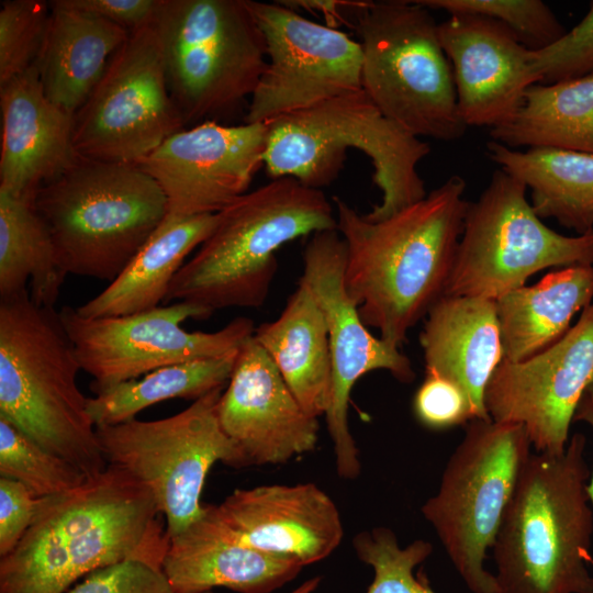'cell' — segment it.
<instances>
[{"label": "cell", "instance_id": "obj_1", "mask_svg": "<svg viewBox=\"0 0 593 593\" xmlns=\"http://www.w3.org/2000/svg\"><path fill=\"white\" fill-rule=\"evenodd\" d=\"M466 188V180L452 175L381 221L332 199L346 247V291L363 323L394 347L445 294L469 203Z\"/></svg>", "mask_w": 593, "mask_h": 593}, {"label": "cell", "instance_id": "obj_2", "mask_svg": "<svg viewBox=\"0 0 593 593\" xmlns=\"http://www.w3.org/2000/svg\"><path fill=\"white\" fill-rule=\"evenodd\" d=\"M168 544L150 491L109 465L74 491L41 497L21 541L0 558V593H67L88 574L124 561L161 569Z\"/></svg>", "mask_w": 593, "mask_h": 593}, {"label": "cell", "instance_id": "obj_3", "mask_svg": "<svg viewBox=\"0 0 593 593\" xmlns=\"http://www.w3.org/2000/svg\"><path fill=\"white\" fill-rule=\"evenodd\" d=\"M585 447L575 433L562 454L527 459L493 546L502 593H593Z\"/></svg>", "mask_w": 593, "mask_h": 593}, {"label": "cell", "instance_id": "obj_4", "mask_svg": "<svg viewBox=\"0 0 593 593\" xmlns=\"http://www.w3.org/2000/svg\"><path fill=\"white\" fill-rule=\"evenodd\" d=\"M79 370L54 307L37 305L27 289L0 298V417L93 479L109 465Z\"/></svg>", "mask_w": 593, "mask_h": 593}, {"label": "cell", "instance_id": "obj_5", "mask_svg": "<svg viewBox=\"0 0 593 593\" xmlns=\"http://www.w3.org/2000/svg\"><path fill=\"white\" fill-rule=\"evenodd\" d=\"M335 228L333 201L322 190L291 177L271 179L217 213L214 230L174 277L163 304L189 302L212 312L260 307L280 247Z\"/></svg>", "mask_w": 593, "mask_h": 593}, {"label": "cell", "instance_id": "obj_6", "mask_svg": "<svg viewBox=\"0 0 593 593\" xmlns=\"http://www.w3.org/2000/svg\"><path fill=\"white\" fill-rule=\"evenodd\" d=\"M267 126L264 166L271 179L291 177L322 190L338 177L346 150L355 148L369 157L381 192L368 220L387 219L427 195L417 166L430 153L428 143L388 119L362 89Z\"/></svg>", "mask_w": 593, "mask_h": 593}, {"label": "cell", "instance_id": "obj_7", "mask_svg": "<svg viewBox=\"0 0 593 593\" xmlns=\"http://www.w3.org/2000/svg\"><path fill=\"white\" fill-rule=\"evenodd\" d=\"M33 203L66 275L113 281L168 215L159 184L136 163L80 158Z\"/></svg>", "mask_w": 593, "mask_h": 593}, {"label": "cell", "instance_id": "obj_8", "mask_svg": "<svg viewBox=\"0 0 593 593\" xmlns=\"http://www.w3.org/2000/svg\"><path fill=\"white\" fill-rule=\"evenodd\" d=\"M152 25L186 127L245 116L268 61L248 0H159Z\"/></svg>", "mask_w": 593, "mask_h": 593}, {"label": "cell", "instance_id": "obj_9", "mask_svg": "<svg viewBox=\"0 0 593 593\" xmlns=\"http://www.w3.org/2000/svg\"><path fill=\"white\" fill-rule=\"evenodd\" d=\"M354 27L362 48V90L377 108L419 138H461L468 127L430 10L417 0L367 1Z\"/></svg>", "mask_w": 593, "mask_h": 593}, {"label": "cell", "instance_id": "obj_10", "mask_svg": "<svg viewBox=\"0 0 593 593\" xmlns=\"http://www.w3.org/2000/svg\"><path fill=\"white\" fill-rule=\"evenodd\" d=\"M530 447L521 424L470 421L447 461L437 493L421 508L472 593H502L484 561Z\"/></svg>", "mask_w": 593, "mask_h": 593}, {"label": "cell", "instance_id": "obj_11", "mask_svg": "<svg viewBox=\"0 0 593 593\" xmlns=\"http://www.w3.org/2000/svg\"><path fill=\"white\" fill-rule=\"evenodd\" d=\"M526 191L522 181L497 169L468 203L444 295L497 301L544 269L593 265V231L568 236L551 230Z\"/></svg>", "mask_w": 593, "mask_h": 593}, {"label": "cell", "instance_id": "obj_12", "mask_svg": "<svg viewBox=\"0 0 593 593\" xmlns=\"http://www.w3.org/2000/svg\"><path fill=\"white\" fill-rule=\"evenodd\" d=\"M224 388L169 417L96 427L108 465L125 470L150 491L165 518L168 538L203 515L201 494L216 462L246 467L240 450L219 421Z\"/></svg>", "mask_w": 593, "mask_h": 593}, {"label": "cell", "instance_id": "obj_13", "mask_svg": "<svg viewBox=\"0 0 593 593\" xmlns=\"http://www.w3.org/2000/svg\"><path fill=\"white\" fill-rule=\"evenodd\" d=\"M58 313L94 393L169 365L234 355L256 329L240 316L215 332H189L181 327L186 320L213 313L189 302L119 316L85 317L71 306Z\"/></svg>", "mask_w": 593, "mask_h": 593}, {"label": "cell", "instance_id": "obj_14", "mask_svg": "<svg viewBox=\"0 0 593 593\" xmlns=\"http://www.w3.org/2000/svg\"><path fill=\"white\" fill-rule=\"evenodd\" d=\"M184 127L150 24L130 32L75 113L74 143L85 159L137 163Z\"/></svg>", "mask_w": 593, "mask_h": 593}, {"label": "cell", "instance_id": "obj_15", "mask_svg": "<svg viewBox=\"0 0 593 593\" xmlns=\"http://www.w3.org/2000/svg\"><path fill=\"white\" fill-rule=\"evenodd\" d=\"M302 261L299 282L316 300L328 331L333 382L325 419L336 470L339 477L353 480L361 470L359 450L348 423L354 385L373 370H385L401 383H411L415 371L400 348L371 334L349 298L344 279L346 247L337 228L312 234L303 249Z\"/></svg>", "mask_w": 593, "mask_h": 593}, {"label": "cell", "instance_id": "obj_16", "mask_svg": "<svg viewBox=\"0 0 593 593\" xmlns=\"http://www.w3.org/2000/svg\"><path fill=\"white\" fill-rule=\"evenodd\" d=\"M248 4L264 34L268 61L243 123H268L362 89L359 42L279 1Z\"/></svg>", "mask_w": 593, "mask_h": 593}, {"label": "cell", "instance_id": "obj_17", "mask_svg": "<svg viewBox=\"0 0 593 593\" xmlns=\"http://www.w3.org/2000/svg\"><path fill=\"white\" fill-rule=\"evenodd\" d=\"M593 380V301L555 344L521 361L503 359L485 391L491 419L524 426L537 452L562 454Z\"/></svg>", "mask_w": 593, "mask_h": 593}, {"label": "cell", "instance_id": "obj_18", "mask_svg": "<svg viewBox=\"0 0 593 593\" xmlns=\"http://www.w3.org/2000/svg\"><path fill=\"white\" fill-rule=\"evenodd\" d=\"M267 123L206 121L172 134L138 160L161 188L172 216L216 214L240 195L261 166Z\"/></svg>", "mask_w": 593, "mask_h": 593}, {"label": "cell", "instance_id": "obj_19", "mask_svg": "<svg viewBox=\"0 0 593 593\" xmlns=\"http://www.w3.org/2000/svg\"><path fill=\"white\" fill-rule=\"evenodd\" d=\"M217 415L246 467L281 465L317 445L318 418L303 410L254 335L237 353Z\"/></svg>", "mask_w": 593, "mask_h": 593}, {"label": "cell", "instance_id": "obj_20", "mask_svg": "<svg viewBox=\"0 0 593 593\" xmlns=\"http://www.w3.org/2000/svg\"><path fill=\"white\" fill-rule=\"evenodd\" d=\"M438 35L466 126L491 130L510 122L527 89L539 83L532 49L502 23L473 14H450L438 23Z\"/></svg>", "mask_w": 593, "mask_h": 593}, {"label": "cell", "instance_id": "obj_21", "mask_svg": "<svg viewBox=\"0 0 593 593\" xmlns=\"http://www.w3.org/2000/svg\"><path fill=\"white\" fill-rule=\"evenodd\" d=\"M213 507L242 542L302 567L327 558L344 536L336 504L312 482L236 489Z\"/></svg>", "mask_w": 593, "mask_h": 593}, {"label": "cell", "instance_id": "obj_22", "mask_svg": "<svg viewBox=\"0 0 593 593\" xmlns=\"http://www.w3.org/2000/svg\"><path fill=\"white\" fill-rule=\"evenodd\" d=\"M0 191L33 199L79 160L74 115L45 94L37 65L0 86Z\"/></svg>", "mask_w": 593, "mask_h": 593}, {"label": "cell", "instance_id": "obj_23", "mask_svg": "<svg viewBox=\"0 0 593 593\" xmlns=\"http://www.w3.org/2000/svg\"><path fill=\"white\" fill-rule=\"evenodd\" d=\"M302 566L242 542L211 504L203 515L169 538L161 571L179 593L224 588L238 593H271L292 581Z\"/></svg>", "mask_w": 593, "mask_h": 593}, {"label": "cell", "instance_id": "obj_24", "mask_svg": "<svg viewBox=\"0 0 593 593\" xmlns=\"http://www.w3.org/2000/svg\"><path fill=\"white\" fill-rule=\"evenodd\" d=\"M419 344L425 372L458 384L469 398L474 419H491L485 391L504 358L496 301L441 296L425 316Z\"/></svg>", "mask_w": 593, "mask_h": 593}, {"label": "cell", "instance_id": "obj_25", "mask_svg": "<svg viewBox=\"0 0 593 593\" xmlns=\"http://www.w3.org/2000/svg\"><path fill=\"white\" fill-rule=\"evenodd\" d=\"M48 3L51 16L36 65L46 97L75 115L130 32L55 1Z\"/></svg>", "mask_w": 593, "mask_h": 593}, {"label": "cell", "instance_id": "obj_26", "mask_svg": "<svg viewBox=\"0 0 593 593\" xmlns=\"http://www.w3.org/2000/svg\"><path fill=\"white\" fill-rule=\"evenodd\" d=\"M254 338L303 410L325 416L332 398V357L325 316L310 290L298 282L280 315L256 327Z\"/></svg>", "mask_w": 593, "mask_h": 593}, {"label": "cell", "instance_id": "obj_27", "mask_svg": "<svg viewBox=\"0 0 593 593\" xmlns=\"http://www.w3.org/2000/svg\"><path fill=\"white\" fill-rule=\"evenodd\" d=\"M216 214L167 215L125 269L98 295L76 307L85 317L128 315L164 303L187 256L209 237Z\"/></svg>", "mask_w": 593, "mask_h": 593}, {"label": "cell", "instance_id": "obj_28", "mask_svg": "<svg viewBox=\"0 0 593 593\" xmlns=\"http://www.w3.org/2000/svg\"><path fill=\"white\" fill-rule=\"evenodd\" d=\"M592 301L593 265L558 268L506 293L496 301L503 359L521 361L548 348Z\"/></svg>", "mask_w": 593, "mask_h": 593}, {"label": "cell", "instance_id": "obj_29", "mask_svg": "<svg viewBox=\"0 0 593 593\" xmlns=\"http://www.w3.org/2000/svg\"><path fill=\"white\" fill-rule=\"evenodd\" d=\"M488 157L530 190L540 219L578 235L593 231V155L557 148L517 150L490 141Z\"/></svg>", "mask_w": 593, "mask_h": 593}, {"label": "cell", "instance_id": "obj_30", "mask_svg": "<svg viewBox=\"0 0 593 593\" xmlns=\"http://www.w3.org/2000/svg\"><path fill=\"white\" fill-rule=\"evenodd\" d=\"M515 149L557 148L593 155V76L530 86L515 116L490 130Z\"/></svg>", "mask_w": 593, "mask_h": 593}, {"label": "cell", "instance_id": "obj_31", "mask_svg": "<svg viewBox=\"0 0 593 593\" xmlns=\"http://www.w3.org/2000/svg\"><path fill=\"white\" fill-rule=\"evenodd\" d=\"M66 276L33 199L0 191V298L26 290L30 282L31 299L54 307Z\"/></svg>", "mask_w": 593, "mask_h": 593}, {"label": "cell", "instance_id": "obj_32", "mask_svg": "<svg viewBox=\"0 0 593 593\" xmlns=\"http://www.w3.org/2000/svg\"><path fill=\"white\" fill-rule=\"evenodd\" d=\"M236 356L174 363L104 389L89 398V415L96 427L111 426L132 421L143 410L166 400L195 401L227 384Z\"/></svg>", "mask_w": 593, "mask_h": 593}, {"label": "cell", "instance_id": "obj_33", "mask_svg": "<svg viewBox=\"0 0 593 593\" xmlns=\"http://www.w3.org/2000/svg\"><path fill=\"white\" fill-rule=\"evenodd\" d=\"M0 477L22 483L36 497L68 493L89 480L72 463L46 450L1 417Z\"/></svg>", "mask_w": 593, "mask_h": 593}, {"label": "cell", "instance_id": "obj_34", "mask_svg": "<svg viewBox=\"0 0 593 593\" xmlns=\"http://www.w3.org/2000/svg\"><path fill=\"white\" fill-rule=\"evenodd\" d=\"M353 547L358 559L373 570L366 593H435L426 580L413 574L432 555L429 541L416 539L401 548L391 528L377 526L356 534Z\"/></svg>", "mask_w": 593, "mask_h": 593}, {"label": "cell", "instance_id": "obj_35", "mask_svg": "<svg viewBox=\"0 0 593 593\" xmlns=\"http://www.w3.org/2000/svg\"><path fill=\"white\" fill-rule=\"evenodd\" d=\"M429 10L473 14L495 20L511 30L529 49L548 46L567 31L540 0H417Z\"/></svg>", "mask_w": 593, "mask_h": 593}, {"label": "cell", "instance_id": "obj_36", "mask_svg": "<svg viewBox=\"0 0 593 593\" xmlns=\"http://www.w3.org/2000/svg\"><path fill=\"white\" fill-rule=\"evenodd\" d=\"M51 16L42 0H5L0 9V86L36 64Z\"/></svg>", "mask_w": 593, "mask_h": 593}, {"label": "cell", "instance_id": "obj_37", "mask_svg": "<svg viewBox=\"0 0 593 593\" xmlns=\"http://www.w3.org/2000/svg\"><path fill=\"white\" fill-rule=\"evenodd\" d=\"M539 83L593 76V1L582 20L553 43L530 51Z\"/></svg>", "mask_w": 593, "mask_h": 593}, {"label": "cell", "instance_id": "obj_38", "mask_svg": "<svg viewBox=\"0 0 593 593\" xmlns=\"http://www.w3.org/2000/svg\"><path fill=\"white\" fill-rule=\"evenodd\" d=\"M413 411L422 425L436 430L474 419L465 391L449 379L428 372L415 392Z\"/></svg>", "mask_w": 593, "mask_h": 593}, {"label": "cell", "instance_id": "obj_39", "mask_svg": "<svg viewBox=\"0 0 593 593\" xmlns=\"http://www.w3.org/2000/svg\"><path fill=\"white\" fill-rule=\"evenodd\" d=\"M67 593L179 592L170 585L160 568L142 561H124L88 574Z\"/></svg>", "mask_w": 593, "mask_h": 593}, {"label": "cell", "instance_id": "obj_40", "mask_svg": "<svg viewBox=\"0 0 593 593\" xmlns=\"http://www.w3.org/2000/svg\"><path fill=\"white\" fill-rule=\"evenodd\" d=\"M41 503L25 485L0 477V558L10 553L33 523Z\"/></svg>", "mask_w": 593, "mask_h": 593}, {"label": "cell", "instance_id": "obj_41", "mask_svg": "<svg viewBox=\"0 0 593 593\" xmlns=\"http://www.w3.org/2000/svg\"><path fill=\"white\" fill-rule=\"evenodd\" d=\"M61 7L93 15L128 32L152 24L159 0H55Z\"/></svg>", "mask_w": 593, "mask_h": 593}, {"label": "cell", "instance_id": "obj_42", "mask_svg": "<svg viewBox=\"0 0 593 593\" xmlns=\"http://www.w3.org/2000/svg\"><path fill=\"white\" fill-rule=\"evenodd\" d=\"M286 7L295 10L302 9L321 13L329 21H343L345 15L350 14L354 19L356 13L366 4L367 1H347V0H283L279 1Z\"/></svg>", "mask_w": 593, "mask_h": 593}, {"label": "cell", "instance_id": "obj_43", "mask_svg": "<svg viewBox=\"0 0 593 593\" xmlns=\"http://www.w3.org/2000/svg\"><path fill=\"white\" fill-rule=\"evenodd\" d=\"M573 421L584 422L589 424L593 429V402L585 394L583 395L582 400L578 405ZM586 493L593 511V470L591 471V475L586 485ZM591 564L593 566V560L591 561Z\"/></svg>", "mask_w": 593, "mask_h": 593}, {"label": "cell", "instance_id": "obj_44", "mask_svg": "<svg viewBox=\"0 0 593 593\" xmlns=\"http://www.w3.org/2000/svg\"><path fill=\"white\" fill-rule=\"evenodd\" d=\"M321 582L320 578H312L290 593H313Z\"/></svg>", "mask_w": 593, "mask_h": 593}, {"label": "cell", "instance_id": "obj_45", "mask_svg": "<svg viewBox=\"0 0 593 593\" xmlns=\"http://www.w3.org/2000/svg\"><path fill=\"white\" fill-rule=\"evenodd\" d=\"M585 395L593 402V380L589 384V387H588V389L585 391Z\"/></svg>", "mask_w": 593, "mask_h": 593}]
</instances>
